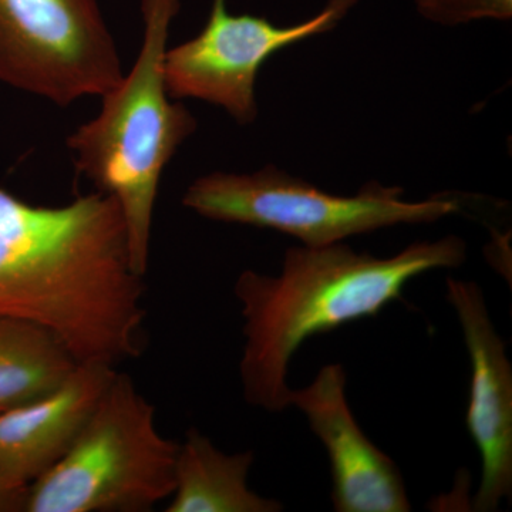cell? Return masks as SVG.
Listing matches in <instances>:
<instances>
[{"mask_svg":"<svg viewBox=\"0 0 512 512\" xmlns=\"http://www.w3.org/2000/svg\"><path fill=\"white\" fill-rule=\"evenodd\" d=\"M144 291L111 195L39 207L0 188V318L47 330L77 363L116 367L143 353Z\"/></svg>","mask_w":512,"mask_h":512,"instance_id":"obj_1","label":"cell"},{"mask_svg":"<svg viewBox=\"0 0 512 512\" xmlns=\"http://www.w3.org/2000/svg\"><path fill=\"white\" fill-rule=\"evenodd\" d=\"M467 245L457 235L416 242L390 258L328 247L286 251L281 274L242 272L234 293L245 320L239 363L245 400L266 412L289 407V363L302 343L353 320L370 318L402 299L404 286L434 269L458 268Z\"/></svg>","mask_w":512,"mask_h":512,"instance_id":"obj_2","label":"cell"},{"mask_svg":"<svg viewBox=\"0 0 512 512\" xmlns=\"http://www.w3.org/2000/svg\"><path fill=\"white\" fill-rule=\"evenodd\" d=\"M180 0H141L144 40L128 76L104 94L99 116L67 138L77 170L111 195L126 222L131 266L146 275L158 185L197 121L168 96L164 80L171 22Z\"/></svg>","mask_w":512,"mask_h":512,"instance_id":"obj_3","label":"cell"},{"mask_svg":"<svg viewBox=\"0 0 512 512\" xmlns=\"http://www.w3.org/2000/svg\"><path fill=\"white\" fill-rule=\"evenodd\" d=\"M180 443L157 429L156 407L116 373L80 436L33 481L28 512H144L174 493Z\"/></svg>","mask_w":512,"mask_h":512,"instance_id":"obj_4","label":"cell"},{"mask_svg":"<svg viewBox=\"0 0 512 512\" xmlns=\"http://www.w3.org/2000/svg\"><path fill=\"white\" fill-rule=\"evenodd\" d=\"M403 188L369 183L352 197L328 194L266 165L252 174L212 173L185 191L183 204L212 221L275 229L303 247L338 244L402 224H431L460 211L457 198L406 201Z\"/></svg>","mask_w":512,"mask_h":512,"instance_id":"obj_5","label":"cell"},{"mask_svg":"<svg viewBox=\"0 0 512 512\" xmlns=\"http://www.w3.org/2000/svg\"><path fill=\"white\" fill-rule=\"evenodd\" d=\"M123 76L97 0H0V83L64 107Z\"/></svg>","mask_w":512,"mask_h":512,"instance_id":"obj_6","label":"cell"},{"mask_svg":"<svg viewBox=\"0 0 512 512\" xmlns=\"http://www.w3.org/2000/svg\"><path fill=\"white\" fill-rule=\"evenodd\" d=\"M359 0H329L318 15L298 25L231 15L225 0H214L200 35L164 57V80L173 99H200L228 111L239 124L258 116L255 84L262 64L285 47L330 32Z\"/></svg>","mask_w":512,"mask_h":512,"instance_id":"obj_7","label":"cell"},{"mask_svg":"<svg viewBox=\"0 0 512 512\" xmlns=\"http://www.w3.org/2000/svg\"><path fill=\"white\" fill-rule=\"evenodd\" d=\"M447 298L463 329L471 363L466 421L481 456L474 510L497 511L512 494V367L480 285L448 278Z\"/></svg>","mask_w":512,"mask_h":512,"instance_id":"obj_8","label":"cell"},{"mask_svg":"<svg viewBox=\"0 0 512 512\" xmlns=\"http://www.w3.org/2000/svg\"><path fill=\"white\" fill-rule=\"evenodd\" d=\"M288 403L305 414L313 434L328 451L335 511L412 510L399 467L367 439L353 417L342 365L322 367L309 386L291 389Z\"/></svg>","mask_w":512,"mask_h":512,"instance_id":"obj_9","label":"cell"},{"mask_svg":"<svg viewBox=\"0 0 512 512\" xmlns=\"http://www.w3.org/2000/svg\"><path fill=\"white\" fill-rule=\"evenodd\" d=\"M116 367L79 363L55 390L0 414V471L29 488L67 453L116 376Z\"/></svg>","mask_w":512,"mask_h":512,"instance_id":"obj_10","label":"cell"},{"mask_svg":"<svg viewBox=\"0 0 512 512\" xmlns=\"http://www.w3.org/2000/svg\"><path fill=\"white\" fill-rule=\"evenodd\" d=\"M254 453L225 454L190 429L178 451L175 488L167 512H279L284 505L249 490Z\"/></svg>","mask_w":512,"mask_h":512,"instance_id":"obj_11","label":"cell"},{"mask_svg":"<svg viewBox=\"0 0 512 512\" xmlns=\"http://www.w3.org/2000/svg\"><path fill=\"white\" fill-rule=\"evenodd\" d=\"M77 365L52 333L0 318V414L52 392Z\"/></svg>","mask_w":512,"mask_h":512,"instance_id":"obj_12","label":"cell"},{"mask_svg":"<svg viewBox=\"0 0 512 512\" xmlns=\"http://www.w3.org/2000/svg\"><path fill=\"white\" fill-rule=\"evenodd\" d=\"M423 18L444 26L464 25L471 20L512 18V0H417Z\"/></svg>","mask_w":512,"mask_h":512,"instance_id":"obj_13","label":"cell"},{"mask_svg":"<svg viewBox=\"0 0 512 512\" xmlns=\"http://www.w3.org/2000/svg\"><path fill=\"white\" fill-rule=\"evenodd\" d=\"M29 488L15 487L0 471V512L25 511Z\"/></svg>","mask_w":512,"mask_h":512,"instance_id":"obj_14","label":"cell"}]
</instances>
